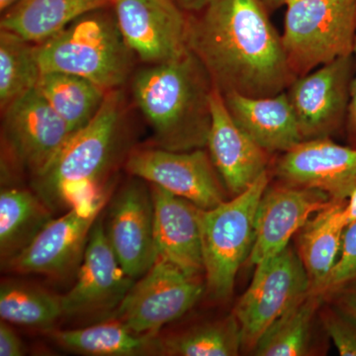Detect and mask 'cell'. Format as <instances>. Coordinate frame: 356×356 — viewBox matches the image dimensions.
<instances>
[{
  "label": "cell",
  "instance_id": "obj_16",
  "mask_svg": "<svg viewBox=\"0 0 356 356\" xmlns=\"http://www.w3.org/2000/svg\"><path fill=\"white\" fill-rule=\"evenodd\" d=\"M332 199L325 192L283 184L267 186L255 217L250 262L254 266L280 254L306 222Z\"/></svg>",
  "mask_w": 356,
  "mask_h": 356
},
{
  "label": "cell",
  "instance_id": "obj_24",
  "mask_svg": "<svg viewBox=\"0 0 356 356\" xmlns=\"http://www.w3.org/2000/svg\"><path fill=\"white\" fill-rule=\"evenodd\" d=\"M51 218L43 199L21 188L0 193V255L2 264L24 250Z\"/></svg>",
  "mask_w": 356,
  "mask_h": 356
},
{
  "label": "cell",
  "instance_id": "obj_1",
  "mask_svg": "<svg viewBox=\"0 0 356 356\" xmlns=\"http://www.w3.org/2000/svg\"><path fill=\"white\" fill-rule=\"evenodd\" d=\"M261 0H212L188 14V48L225 93L266 97L296 77Z\"/></svg>",
  "mask_w": 356,
  "mask_h": 356
},
{
  "label": "cell",
  "instance_id": "obj_15",
  "mask_svg": "<svg viewBox=\"0 0 356 356\" xmlns=\"http://www.w3.org/2000/svg\"><path fill=\"white\" fill-rule=\"evenodd\" d=\"M283 184L325 192L332 200L346 201L356 187V147L330 138L305 140L283 153L275 166Z\"/></svg>",
  "mask_w": 356,
  "mask_h": 356
},
{
  "label": "cell",
  "instance_id": "obj_2",
  "mask_svg": "<svg viewBox=\"0 0 356 356\" xmlns=\"http://www.w3.org/2000/svg\"><path fill=\"white\" fill-rule=\"evenodd\" d=\"M213 86L191 50L181 57L140 70L133 93L161 149L185 152L207 145Z\"/></svg>",
  "mask_w": 356,
  "mask_h": 356
},
{
  "label": "cell",
  "instance_id": "obj_20",
  "mask_svg": "<svg viewBox=\"0 0 356 356\" xmlns=\"http://www.w3.org/2000/svg\"><path fill=\"white\" fill-rule=\"evenodd\" d=\"M222 95L236 123L267 153H285L303 142L286 90L266 97Z\"/></svg>",
  "mask_w": 356,
  "mask_h": 356
},
{
  "label": "cell",
  "instance_id": "obj_37",
  "mask_svg": "<svg viewBox=\"0 0 356 356\" xmlns=\"http://www.w3.org/2000/svg\"><path fill=\"white\" fill-rule=\"evenodd\" d=\"M261 1L266 6L267 10L271 13L284 6L286 0H261Z\"/></svg>",
  "mask_w": 356,
  "mask_h": 356
},
{
  "label": "cell",
  "instance_id": "obj_11",
  "mask_svg": "<svg viewBox=\"0 0 356 356\" xmlns=\"http://www.w3.org/2000/svg\"><path fill=\"white\" fill-rule=\"evenodd\" d=\"M126 168L134 177L186 199L200 209H212L225 201L216 168L210 154L201 149H139L130 154Z\"/></svg>",
  "mask_w": 356,
  "mask_h": 356
},
{
  "label": "cell",
  "instance_id": "obj_38",
  "mask_svg": "<svg viewBox=\"0 0 356 356\" xmlns=\"http://www.w3.org/2000/svg\"><path fill=\"white\" fill-rule=\"evenodd\" d=\"M19 1L20 0H0V11H1V13H6V10H8L9 8H11Z\"/></svg>",
  "mask_w": 356,
  "mask_h": 356
},
{
  "label": "cell",
  "instance_id": "obj_29",
  "mask_svg": "<svg viewBox=\"0 0 356 356\" xmlns=\"http://www.w3.org/2000/svg\"><path fill=\"white\" fill-rule=\"evenodd\" d=\"M63 315L60 297L17 282H2L0 317L11 324L49 327Z\"/></svg>",
  "mask_w": 356,
  "mask_h": 356
},
{
  "label": "cell",
  "instance_id": "obj_3",
  "mask_svg": "<svg viewBox=\"0 0 356 356\" xmlns=\"http://www.w3.org/2000/svg\"><path fill=\"white\" fill-rule=\"evenodd\" d=\"M35 50L42 74H74L107 92L127 81L135 57L122 36L113 6L83 14L35 44Z\"/></svg>",
  "mask_w": 356,
  "mask_h": 356
},
{
  "label": "cell",
  "instance_id": "obj_30",
  "mask_svg": "<svg viewBox=\"0 0 356 356\" xmlns=\"http://www.w3.org/2000/svg\"><path fill=\"white\" fill-rule=\"evenodd\" d=\"M356 278V222L344 229L341 252L318 294L332 296Z\"/></svg>",
  "mask_w": 356,
  "mask_h": 356
},
{
  "label": "cell",
  "instance_id": "obj_13",
  "mask_svg": "<svg viewBox=\"0 0 356 356\" xmlns=\"http://www.w3.org/2000/svg\"><path fill=\"white\" fill-rule=\"evenodd\" d=\"M2 113L7 144L35 178L50 166L76 132L36 88L11 103Z\"/></svg>",
  "mask_w": 356,
  "mask_h": 356
},
{
  "label": "cell",
  "instance_id": "obj_12",
  "mask_svg": "<svg viewBox=\"0 0 356 356\" xmlns=\"http://www.w3.org/2000/svg\"><path fill=\"white\" fill-rule=\"evenodd\" d=\"M106 199L98 195L72 206L69 212L51 219L31 243L3 266L19 273L60 274L83 255L93 225Z\"/></svg>",
  "mask_w": 356,
  "mask_h": 356
},
{
  "label": "cell",
  "instance_id": "obj_32",
  "mask_svg": "<svg viewBox=\"0 0 356 356\" xmlns=\"http://www.w3.org/2000/svg\"><path fill=\"white\" fill-rule=\"evenodd\" d=\"M25 355L22 341L16 332L7 324L6 321L0 322V355L21 356Z\"/></svg>",
  "mask_w": 356,
  "mask_h": 356
},
{
  "label": "cell",
  "instance_id": "obj_34",
  "mask_svg": "<svg viewBox=\"0 0 356 356\" xmlns=\"http://www.w3.org/2000/svg\"><path fill=\"white\" fill-rule=\"evenodd\" d=\"M353 57L355 60V72L353 81H351L350 105H348L346 120H348V132H350L351 140L356 147V39L355 49H353Z\"/></svg>",
  "mask_w": 356,
  "mask_h": 356
},
{
  "label": "cell",
  "instance_id": "obj_9",
  "mask_svg": "<svg viewBox=\"0 0 356 356\" xmlns=\"http://www.w3.org/2000/svg\"><path fill=\"white\" fill-rule=\"evenodd\" d=\"M353 55L321 65L296 77L286 89L304 140L329 138L348 118Z\"/></svg>",
  "mask_w": 356,
  "mask_h": 356
},
{
  "label": "cell",
  "instance_id": "obj_10",
  "mask_svg": "<svg viewBox=\"0 0 356 356\" xmlns=\"http://www.w3.org/2000/svg\"><path fill=\"white\" fill-rule=\"evenodd\" d=\"M115 16L134 56L149 65L181 57L188 48V14L175 0H116Z\"/></svg>",
  "mask_w": 356,
  "mask_h": 356
},
{
  "label": "cell",
  "instance_id": "obj_35",
  "mask_svg": "<svg viewBox=\"0 0 356 356\" xmlns=\"http://www.w3.org/2000/svg\"><path fill=\"white\" fill-rule=\"evenodd\" d=\"M212 0H175V3L187 14L199 13Z\"/></svg>",
  "mask_w": 356,
  "mask_h": 356
},
{
  "label": "cell",
  "instance_id": "obj_23",
  "mask_svg": "<svg viewBox=\"0 0 356 356\" xmlns=\"http://www.w3.org/2000/svg\"><path fill=\"white\" fill-rule=\"evenodd\" d=\"M65 350L91 356L159 355L158 334H140L117 321L49 332Z\"/></svg>",
  "mask_w": 356,
  "mask_h": 356
},
{
  "label": "cell",
  "instance_id": "obj_21",
  "mask_svg": "<svg viewBox=\"0 0 356 356\" xmlns=\"http://www.w3.org/2000/svg\"><path fill=\"white\" fill-rule=\"evenodd\" d=\"M116 0H20L2 13L0 26L33 44H40L83 14L113 6Z\"/></svg>",
  "mask_w": 356,
  "mask_h": 356
},
{
  "label": "cell",
  "instance_id": "obj_31",
  "mask_svg": "<svg viewBox=\"0 0 356 356\" xmlns=\"http://www.w3.org/2000/svg\"><path fill=\"white\" fill-rule=\"evenodd\" d=\"M323 324L339 355L356 356L355 318L337 306L324 312Z\"/></svg>",
  "mask_w": 356,
  "mask_h": 356
},
{
  "label": "cell",
  "instance_id": "obj_18",
  "mask_svg": "<svg viewBox=\"0 0 356 356\" xmlns=\"http://www.w3.org/2000/svg\"><path fill=\"white\" fill-rule=\"evenodd\" d=\"M210 104V158L227 188L238 195L267 172L268 153L236 123L216 86L211 93Z\"/></svg>",
  "mask_w": 356,
  "mask_h": 356
},
{
  "label": "cell",
  "instance_id": "obj_19",
  "mask_svg": "<svg viewBox=\"0 0 356 356\" xmlns=\"http://www.w3.org/2000/svg\"><path fill=\"white\" fill-rule=\"evenodd\" d=\"M156 259L170 262L189 275L204 274L197 206L152 184Z\"/></svg>",
  "mask_w": 356,
  "mask_h": 356
},
{
  "label": "cell",
  "instance_id": "obj_36",
  "mask_svg": "<svg viewBox=\"0 0 356 356\" xmlns=\"http://www.w3.org/2000/svg\"><path fill=\"white\" fill-rule=\"evenodd\" d=\"M346 200L348 202H346V205H344L343 219L346 227H348V225L356 222V187Z\"/></svg>",
  "mask_w": 356,
  "mask_h": 356
},
{
  "label": "cell",
  "instance_id": "obj_26",
  "mask_svg": "<svg viewBox=\"0 0 356 356\" xmlns=\"http://www.w3.org/2000/svg\"><path fill=\"white\" fill-rule=\"evenodd\" d=\"M242 348L240 325L234 314L179 334L159 337V355L234 356Z\"/></svg>",
  "mask_w": 356,
  "mask_h": 356
},
{
  "label": "cell",
  "instance_id": "obj_8",
  "mask_svg": "<svg viewBox=\"0 0 356 356\" xmlns=\"http://www.w3.org/2000/svg\"><path fill=\"white\" fill-rule=\"evenodd\" d=\"M201 276L189 275L170 262L156 259L134 283L108 317L140 334H158L197 303L204 292Z\"/></svg>",
  "mask_w": 356,
  "mask_h": 356
},
{
  "label": "cell",
  "instance_id": "obj_17",
  "mask_svg": "<svg viewBox=\"0 0 356 356\" xmlns=\"http://www.w3.org/2000/svg\"><path fill=\"white\" fill-rule=\"evenodd\" d=\"M107 238L122 268L139 280L156 259L151 191L138 181L126 185L109 208Z\"/></svg>",
  "mask_w": 356,
  "mask_h": 356
},
{
  "label": "cell",
  "instance_id": "obj_33",
  "mask_svg": "<svg viewBox=\"0 0 356 356\" xmlns=\"http://www.w3.org/2000/svg\"><path fill=\"white\" fill-rule=\"evenodd\" d=\"M336 296L337 306L356 318V278L332 294Z\"/></svg>",
  "mask_w": 356,
  "mask_h": 356
},
{
  "label": "cell",
  "instance_id": "obj_27",
  "mask_svg": "<svg viewBox=\"0 0 356 356\" xmlns=\"http://www.w3.org/2000/svg\"><path fill=\"white\" fill-rule=\"evenodd\" d=\"M324 297L311 292L295 304L259 339L254 350L259 356L308 355L314 317Z\"/></svg>",
  "mask_w": 356,
  "mask_h": 356
},
{
  "label": "cell",
  "instance_id": "obj_22",
  "mask_svg": "<svg viewBox=\"0 0 356 356\" xmlns=\"http://www.w3.org/2000/svg\"><path fill=\"white\" fill-rule=\"evenodd\" d=\"M344 201L332 200L300 229L298 254L303 262L311 292L318 294L334 266L341 252L346 228L343 219Z\"/></svg>",
  "mask_w": 356,
  "mask_h": 356
},
{
  "label": "cell",
  "instance_id": "obj_7",
  "mask_svg": "<svg viewBox=\"0 0 356 356\" xmlns=\"http://www.w3.org/2000/svg\"><path fill=\"white\" fill-rule=\"evenodd\" d=\"M255 266L252 283L234 311L243 348L248 350H254L271 325L311 291L298 252L289 245Z\"/></svg>",
  "mask_w": 356,
  "mask_h": 356
},
{
  "label": "cell",
  "instance_id": "obj_4",
  "mask_svg": "<svg viewBox=\"0 0 356 356\" xmlns=\"http://www.w3.org/2000/svg\"><path fill=\"white\" fill-rule=\"evenodd\" d=\"M122 95L110 90L90 121L72 135L36 180L38 195L50 207L72 206L98 195L97 184L108 170L118 145Z\"/></svg>",
  "mask_w": 356,
  "mask_h": 356
},
{
  "label": "cell",
  "instance_id": "obj_5",
  "mask_svg": "<svg viewBox=\"0 0 356 356\" xmlns=\"http://www.w3.org/2000/svg\"><path fill=\"white\" fill-rule=\"evenodd\" d=\"M267 172L242 193L212 209L199 210L206 288L213 298H229L238 269L250 257L255 217L268 186Z\"/></svg>",
  "mask_w": 356,
  "mask_h": 356
},
{
  "label": "cell",
  "instance_id": "obj_6",
  "mask_svg": "<svg viewBox=\"0 0 356 356\" xmlns=\"http://www.w3.org/2000/svg\"><path fill=\"white\" fill-rule=\"evenodd\" d=\"M281 34L295 77L353 55L356 0H286Z\"/></svg>",
  "mask_w": 356,
  "mask_h": 356
},
{
  "label": "cell",
  "instance_id": "obj_25",
  "mask_svg": "<svg viewBox=\"0 0 356 356\" xmlns=\"http://www.w3.org/2000/svg\"><path fill=\"white\" fill-rule=\"evenodd\" d=\"M36 89L74 131L95 116L107 95L104 89L83 77L57 72L42 74Z\"/></svg>",
  "mask_w": 356,
  "mask_h": 356
},
{
  "label": "cell",
  "instance_id": "obj_28",
  "mask_svg": "<svg viewBox=\"0 0 356 356\" xmlns=\"http://www.w3.org/2000/svg\"><path fill=\"white\" fill-rule=\"evenodd\" d=\"M42 72L35 44L15 33H0V107L1 111L36 88Z\"/></svg>",
  "mask_w": 356,
  "mask_h": 356
},
{
  "label": "cell",
  "instance_id": "obj_14",
  "mask_svg": "<svg viewBox=\"0 0 356 356\" xmlns=\"http://www.w3.org/2000/svg\"><path fill=\"white\" fill-rule=\"evenodd\" d=\"M74 286L60 297L63 315L86 316L115 310L135 280L122 268L103 226L97 219L89 235Z\"/></svg>",
  "mask_w": 356,
  "mask_h": 356
}]
</instances>
